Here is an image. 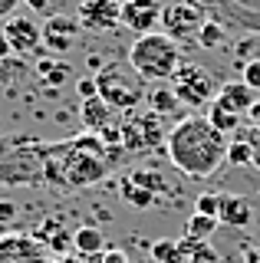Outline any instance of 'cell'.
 Wrapping results in <instances>:
<instances>
[{
    "mask_svg": "<svg viewBox=\"0 0 260 263\" xmlns=\"http://www.w3.org/2000/svg\"><path fill=\"white\" fill-rule=\"evenodd\" d=\"M168 158L181 175L188 178H211L227 164V142L224 132H217L208 122V115H184L168 128L165 138Z\"/></svg>",
    "mask_w": 260,
    "mask_h": 263,
    "instance_id": "1",
    "label": "cell"
},
{
    "mask_svg": "<svg viewBox=\"0 0 260 263\" xmlns=\"http://www.w3.org/2000/svg\"><path fill=\"white\" fill-rule=\"evenodd\" d=\"M109 175L105 164V148L96 135L89 138H72L66 145L46 148V158H40V178L50 181L56 187H92Z\"/></svg>",
    "mask_w": 260,
    "mask_h": 263,
    "instance_id": "2",
    "label": "cell"
},
{
    "mask_svg": "<svg viewBox=\"0 0 260 263\" xmlns=\"http://www.w3.org/2000/svg\"><path fill=\"white\" fill-rule=\"evenodd\" d=\"M128 63H132V69L139 72L145 82H165V79H175V72L181 69V49L172 36H165V33H148V36H139L132 43L125 56Z\"/></svg>",
    "mask_w": 260,
    "mask_h": 263,
    "instance_id": "3",
    "label": "cell"
},
{
    "mask_svg": "<svg viewBox=\"0 0 260 263\" xmlns=\"http://www.w3.org/2000/svg\"><path fill=\"white\" fill-rule=\"evenodd\" d=\"M96 86H99V99L112 112H132L145 99V79L132 69L128 60H109L96 72Z\"/></svg>",
    "mask_w": 260,
    "mask_h": 263,
    "instance_id": "4",
    "label": "cell"
},
{
    "mask_svg": "<svg viewBox=\"0 0 260 263\" xmlns=\"http://www.w3.org/2000/svg\"><path fill=\"white\" fill-rule=\"evenodd\" d=\"M119 125H122V148L132 152V155H145L168 138V128L161 125V119L155 112L132 109V112H125V119Z\"/></svg>",
    "mask_w": 260,
    "mask_h": 263,
    "instance_id": "5",
    "label": "cell"
},
{
    "mask_svg": "<svg viewBox=\"0 0 260 263\" xmlns=\"http://www.w3.org/2000/svg\"><path fill=\"white\" fill-rule=\"evenodd\" d=\"M172 89L178 96V102L188 105V109H205V105H211L217 99V89L214 86V76H211V69H205V66L198 63H181V69L175 72L172 79Z\"/></svg>",
    "mask_w": 260,
    "mask_h": 263,
    "instance_id": "6",
    "label": "cell"
},
{
    "mask_svg": "<svg viewBox=\"0 0 260 263\" xmlns=\"http://www.w3.org/2000/svg\"><path fill=\"white\" fill-rule=\"evenodd\" d=\"M208 23V13L191 0H175V4L161 7V33L172 36L175 43L181 40H198L201 27Z\"/></svg>",
    "mask_w": 260,
    "mask_h": 263,
    "instance_id": "7",
    "label": "cell"
},
{
    "mask_svg": "<svg viewBox=\"0 0 260 263\" xmlns=\"http://www.w3.org/2000/svg\"><path fill=\"white\" fill-rule=\"evenodd\" d=\"M4 36H7V43H10L13 56L27 60V56H33L36 49L43 46V23H36L33 16L13 13L10 20H7V27H4Z\"/></svg>",
    "mask_w": 260,
    "mask_h": 263,
    "instance_id": "8",
    "label": "cell"
},
{
    "mask_svg": "<svg viewBox=\"0 0 260 263\" xmlns=\"http://www.w3.org/2000/svg\"><path fill=\"white\" fill-rule=\"evenodd\" d=\"M0 263H50V257L33 234L10 230V234H0Z\"/></svg>",
    "mask_w": 260,
    "mask_h": 263,
    "instance_id": "9",
    "label": "cell"
},
{
    "mask_svg": "<svg viewBox=\"0 0 260 263\" xmlns=\"http://www.w3.org/2000/svg\"><path fill=\"white\" fill-rule=\"evenodd\" d=\"M79 27L105 33V30H119L122 27V7L116 0H79Z\"/></svg>",
    "mask_w": 260,
    "mask_h": 263,
    "instance_id": "10",
    "label": "cell"
},
{
    "mask_svg": "<svg viewBox=\"0 0 260 263\" xmlns=\"http://www.w3.org/2000/svg\"><path fill=\"white\" fill-rule=\"evenodd\" d=\"M79 20L76 16H66V13H56L50 16V20L43 23V46L50 49V53L60 60L63 53H69L72 46H76V40H79Z\"/></svg>",
    "mask_w": 260,
    "mask_h": 263,
    "instance_id": "11",
    "label": "cell"
},
{
    "mask_svg": "<svg viewBox=\"0 0 260 263\" xmlns=\"http://www.w3.org/2000/svg\"><path fill=\"white\" fill-rule=\"evenodd\" d=\"M122 27H128L139 36H148V33H158L161 27V4L158 0H128L122 7Z\"/></svg>",
    "mask_w": 260,
    "mask_h": 263,
    "instance_id": "12",
    "label": "cell"
},
{
    "mask_svg": "<svg viewBox=\"0 0 260 263\" xmlns=\"http://www.w3.org/2000/svg\"><path fill=\"white\" fill-rule=\"evenodd\" d=\"M217 220H221L224 227H247L250 220H254V208H250L247 197L240 194H221V214H217Z\"/></svg>",
    "mask_w": 260,
    "mask_h": 263,
    "instance_id": "13",
    "label": "cell"
},
{
    "mask_svg": "<svg viewBox=\"0 0 260 263\" xmlns=\"http://www.w3.org/2000/svg\"><path fill=\"white\" fill-rule=\"evenodd\" d=\"M217 102H224L231 112H237V115H250V109H254V89H247L240 79H231V82H224L221 89H217Z\"/></svg>",
    "mask_w": 260,
    "mask_h": 263,
    "instance_id": "14",
    "label": "cell"
},
{
    "mask_svg": "<svg viewBox=\"0 0 260 263\" xmlns=\"http://www.w3.org/2000/svg\"><path fill=\"white\" fill-rule=\"evenodd\" d=\"M72 250L79 257H89V260H99L105 253V234L99 227H76L72 230Z\"/></svg>",
    "mask_w": 260,
    "mask_h": 263,
    "instance_id": "15",
    "label": "cell"
},
{
    "mask_svg": "<svg viewBox=\"0 0 260 263\" xmlns=\"http://www.w3.org/2000/svg\"><path fill=\"white\" fill-rule=\"evenodd\" d=\"M79 119H83V125L96 135V132H102L105 125L116 122V112H112L109 105L96 96V99H83V105H79Z\"/></svg>",
    "mask_w": 260,
    "mask_h": 263,
    "instance_id": "16",
    "label": "cell"
},
{
    "mask_svg": "<svg viewBox=\"0 0 260 263\" xmlns=\"http://www.w3.org/2000/svg\"><path fill=\"white\" fill-rule=\"evenodd\" d=\"M145 102H148V112H155L158 119H168V115L181 112V102H178L172 86H152L148 92H145Z\"/></svg>",
    "mask_w": 260,
    "mask_h": 263,
    "instance_id": "17",
    "label": "cell"
},
{
    "mask_svg": "<svg viewBox=\"0 0 260 263\" xmlns=\"http://www.w3.org/2000/svg\"><path fill=\"white\" fill-rule=\"evenodd\" d=\"M119 194H122V201L125 204H132L135 211H152L158 204V197L148 191V187H142V184H135L132 178H125L122 181V187H119Z\"/></svg>",
    "mask_w": 260,
    "mask_h": 263,
    "instance_id": "18",
    "label": "cell"
},
{
    "mask_svg": "<svg viewBox=\"0 0 260 263\" xmlns=\"http://www.w3.org/2000/svg\"><path fill=\"white\" fill-rule=\"evenodd\" d=\"M208 122H211V125H214L217 132H224V135H227V132H237L240 115H237V112H231L224 102H217V99H214V102L208 105Z\"/></svg>",
    "mask_w": 260,
    "mask_h": 263,
    "instance_id": "19",
    "label": "cell"
},
{
    "mask_svg": "<svg viewBox=\"0 0 260 263\" xmlns=\"http://www.w3.org/2000/svg\"><path fill=\"white\" fill-rule=\"evenodd\" d=\"M217 227H221V220L205 217V214H191V217L184 220V234L194 237V240H201V243H208V237H214Z\"/></svg>",
    "mask_w": 260,
    "mask_h": 263,
    "instance_id": "20",
    "label": "cell"
},
{
    "mask_svg": "<svg viewBox=\"0 0 260 263\" xmlns=\"http://www.w3.org/2000/svg\"><path fill=\"white\" fill-rule=\"evenodd\" d=\"M148 253H152V263H184L178 240H155L148 247Z\"/></svg>",
    "mask_w": 260,
    "mask_h": 263,
    "instance_id": "21",
    "label": "cell"
},
{
    "mask_svg": "<svg viewBox=\"0 0 260 263\" xmlns=\"http://www.w3.org/2000/svg\"><path fill=\"white\" fill-rule=\"evenodd\" d=\"M135 181V184H142V187H148L152 194L161 201V194H165V187H168V181H165V175H158V171H148V168H139V171H132L128 175Z\"/></svg>",
    "mask_w": 260,
    "mask_h": 263,
    "instance_id": "22",
    "label": "cell"
},
{
    "mask_svg": "<svg viewBox=\"0 0 260 263\" xmlns=\"http://www.w3.org/2000/svg\"><path fill=\"white\" fill-rule=\"evenodd\" d=\"M227 164H254V145L247 142V138H240V142H231L227 148Z\"/></svg>",
    "mask_w": 260,
    "mask_h": 263,
    "instance_id": "23",
    "label": "cell"
},
{
    "mask_svg": "<svg viewBox=\"0 0 260 263\" xmlns=\"http://www.w3.org/2000/svg\"><path fill=\"white\" fill-rule=\"evenodd\" d=\"M198 43L205 46V49H214V46H221V43H224V23H217V20H208L205 27H201V33H198Z\"/></svg>",
    "mask_w": 260,
    "mask_h": 263,
    "instance_id": "24",
    "label": "cell"
},
{
    "mask_svg": "<svg viewBox=\"0 0 260 263\" xmlns=\"http://www.w3.org/2000/svg\"><path fill=\"white\" fill-rule=\"evenodd\" d=\"M194 214H205V217H214L221 214V194H198L194 201Z\"/></svg>",
    "mask_w": 260,
    "mask_h": 263,
    "instance_id": "25",
    "label": "cell"
},
{
    "mask_svg": "<svg viewBox=\"0 0 260 263\" xmlns=\"http://www.w3.org/2000/svg\"><path fill=\"white\" fill-rule=\"evenodd\" d=\"M23 4H27V10H30V13L46 16V20L60 13V0H23Z\"/></svg>",
    "mask_w": 260,
    "mask_h": 263,
    "instance_id": "26",
    "label": "cell"
},
{
    "mask_svg": "<svg viewBox=\"0 0 260 263\" xmlns=\"http://www.w3.org/2000/svg\"><path fill=\"white\" fill-rule=\"evenodd\" d=\"M240 82L247 89H254V92H260V60H247V63H244Z\"/></svg>",
    "mask_w": 260,
    "mask_h": 263,
    "instance_id": "27",
    "label": "cell"
},
{
    "mask_svg": "<svg viewBox=\"0 0 260 263\" xmlns=\"http://www.w3.org/2000/svg\"><path fill=\"white\" fill-rule=\"evenodd\" d=\"M184 263H221V253H217L214 247H211V240H208V243H201L194 253H188Z\"/></svg>",
    "mask_w": 260,
    "mask_h": 263,
    "instance_id": "28",
    "label": "cell"
},
{
    "mask_svg": "<svg viewBox=\"0 0 260 263\" xmlns=\"http://www.w3.org/2000/svg\"><path fill=\"white\" fill-rule=\"evenodd\" d=\"M76 89H79V96L83 99H96L99 96V86H96V76H83L76 82Z\"/></svg>",
    "mask_w": 260,
    "mask_h": 263,
    "instance_id": "29",
    "label": "cell"
},
{
    "mask_svg": "<svg viewBox=\"0 0 260 263\" xmlns=\"http://www.w3.org/2000/svg\"><path fill=\"white\" fill-rule=\"evenodd\" d=\"M13 220H17V204L13 201H0V227L13 224Z\"/></svg>",
    "mask_w": 260,
    "mask_h": 263,
    "instance_id": "30",
    "label": "cell"
},
{
    "mask_svg": "<svg viewBox=\"0 0 260 263\" xmlns=\"http://www.w3.org/2000/svg\"><path fill=\"white\" fill-rule=\"evenodd\" d=\"M99 263H135V260L128 257L125 250H116V247H112V250H105L102 257H99Z\"/></svg>",
    "mask_w": 260,
    "mask_h": 263,
    "instance_id": "31",
    "label": "cell"
},
{
    "mask_svg": "<svg viewBox=\"0 0 260 263\" xmlns=\"http://www.w3.org/2000/svg\"><path fill=\"white\" fill-rule=\"evenodd\" d=\"M23 0H0V20H10L13 13H17V7Z\"/></svg>",
    "mask_w": 260,
    "mask_h": 263,
    "instance_id": "32",
    "label": "cell"
},
{
    "mask_svg": "<svg viewBox=\"0 0 260 263\" xmlns=\"http://www.w3.org/2000/svg\"><path fill=\"white\" fill-rule=\"evenodd\" d=\"M244 263H260V247H244Z\"/></svg>",
    "mask_w": 260,
    "mask_h": 263,
    "instance_id": "33",
    "label": "cell"
},
{
    "mask_svg": "<svg viewBox=\"0 0 260 263\" xmlns=\"http://www.w3.org/2000/svg\"><path fill=\"white\" fill-rule=\"evenodd\" d=\"M10 56H13V49H10V43H7V36L0 33V63H4V60H10Z\"/></svg>",
    "mask_w": 260,
    "mask_h": 263,
    "instance_id": "34",
    "label": "cell"
},
{
    "mask_svg": "<svg viewBox=\"0 0 260 263\" xmlns=\"http://www.w3.org/2000/svg\"><path fill=\"white\" fill-rule=\"evenodd\" d=\"M50 263H83V257H76V253H63V257H50Z\"/></svg>",
    "mask_w": 260,
    "mask_h": 263,
    "instance_id": "35",
    "label": "cell"
},
{
    "mask_svg": "<svg viewBox=\"0 0 260 263\" xmlns=\"http://www.w3.org/2000/svg\"><path fill=\"white\" fill-rule=\"evenodd\" d=\"M250 119H254V122H257V125H260V102L254 105V109H250Z\"/></svg>",
    "mask_w": 260,
    "mask_h": 263,
    "instance_id": "36",
    "label": "cell"
},
{
    "mask_svg": "<svg viewBox=\"0 0 260 263\" xmlns=\"http://www.w3.org/2000/svg\"><path fill=\"white\" fill-rule=\"evenodd\" d=\"M116 4H119V7H125V4H128V0H116Z\"/></svg>",
    "mask_w": 260,
    "mask_h": 263,
    "instance_id": "37",
    "label": "cell"
},
{
    "mask_svg": "<svg viewBox=\"0 0 260 263\" xmlns=\"http://www.w3.org/2000/svg\"><path fill=\"white\" fill-rule=\"evenodd\" d=\"M257 191H260V184H257Z\"/></svg>",
    "mask_w": 260,
    "mask_h": 263,
    "instance_id": "38",
    "label": "cell"
}]
</instances>
